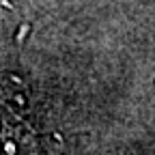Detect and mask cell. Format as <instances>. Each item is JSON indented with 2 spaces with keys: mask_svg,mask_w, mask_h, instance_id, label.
<instances>
[{
  "mask_svg": "<svg viewBox=\"0 0 155 155\" xmlns=\"http://www.w3.org/2000/svg\"><path fill=\"white\" fill-rule=\"evenodd\" d=\"M13 99H15L17 106H22V108H26V104H28V99H26V97H22V95H13Z\"/></svg>",
  "mask_w": 155,
  "mask_h": 155,
  "instance_id": "obj_1",
  "label": "cell"
},
{
  "mask_svg": "<svg viewBox=\"0 0 155 155\" xmlns=\"http://www.w3.org/2000/svg\"><path fill=\"white\" fill-rule=\"evenodd\" d=\"M5 151H7V155H15V144L13 142H7L5 144Z\"/></svg>",
  "mask_w": 155,
  "mask_h": 155,
  "instance_id": "obj_2",
  "label": "cell"
},
{
  "mask_svg": "<svg viewBox=\"0 0 155 155\" xmlns=\"http://www.w3.org/2000/svg\"><path fill=\"white\" fill-rule=\"evenodd\" d=\"M28 30H30V28H28V24H24V26H22V30H19V35H17V41H22V37H24V35H28Z\"/></svg>",
  "mask_w": 155,
  "mask_h": 155,
  "instance_id": "obj_4",
  "label": "cell"
},
{
  "mask_svg": "<svg viewBox=\"0 0 155 155\" xmlns=\"http://www.w3.org/2000/svg\"><path fill=\"white\" fill-rule=\"evenodd\" d=\"M9 78H11V82H15V84H17V86H22V84H24V82H22V78H19V75H17V73H11V75H9Z\"/></svg>",
  "mask_w": 155,
  "mask_h": 155,
  "instance_id": "obj_3",
  "label": "cell"
}]
</instances>
